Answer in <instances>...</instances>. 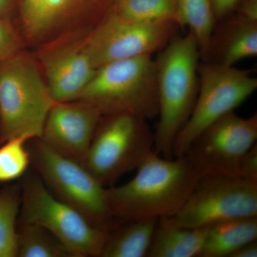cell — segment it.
<instances>
[{"label":"cell","instance_id":"6da1fadb","mask_svg":"<svg viewBox=\"0 0 257 257\" xmlns=\"http://www.w3.org/2000/svg\"><path fill=\"white\" fill-rule=\"evenodd\" d=\"M167 159L152 152L127 183L106 188L116 222L173 215L183 206L200 176L184 156Z\"/></svg>","mask_w":257,"mask_h":257},{"label":"cell","instance_id":"7a4b0ae2","mask_svg":"<svg viewBox=\"0 0 257 257\" xmlns=\"http://www.w3.org/2000/svg\"><path fill=\"white\" fill-rule=\"evenodd\" d=\"M200 51L191 32L174 36L155 59L158 90L159 121L154 152L173 158L172 149L197 101L199 90L198 67Z\"/></svg>","mask_w":257,"mask_h":257},{"label":"cell","instance_id":"3957f363","mask_svg":"<svg viewBox=\"0 0 257 257\" xmlns=\"http://www.w3.org/2000/svg\"><path fill=\"white\" fill-rule=\"evenodd\" d=\"M33 52L0 61V145L10 139L41 138L55 104Z\"/></svg>","mask_w":257,"mask_h":257},{"label":"cell","instance_id":"277c9868","mask_svg":"<svg viewBox=\"0 0 257 257\" xmlns=\"http://www.w3.org/2000/svg\"><path fill=\"white\" fill-rule=\"evenodd\" d=\"M78 99L94 106L102 116L131 114L147 120L156 117L159 104L155 59L140 56L100 66Z\"/></svg>","mask_w":257,"mask_h":257},{"label":"cell","instance_id":"5b68a950","mask_svg":"<svg viewBox=\"0 0 257 257\" xmlns=\"http://www.w3.org/2000/svg\"><path fill=\"white\" fill-rule=\"evenodd\" d=\"M20 185L22 202L18 224L42 226L72 257H101L108 230L94 226L78 211L56 197L37 173L24 176Z\"/></svg>","mask_w":257,"mask_h":257},{"label":"cell","instance_id":"8992f818","mask_svg":"<svg viewBox=\"0 0 257 257\" xmlns=\"http://www.w3.org/2000/svg\"><path fill=\"white\" fill-rule=\"evenodd\" d=\"M27 145L30 165L56 197L96 227L108 231L114 227L106 188L82 164L56 152L41 139L29 140Z\"/></svg>","mask_w":257,"mask_h":257},{"label":"cell","instance_id":"52a82bcc","mask_svg":"<svg viewBox=\"0 0 257 257\" xmlns=\"http://www.w3.org/2000/svg\"><path fill=\"white\" fill-rule=\"evenodd\" d=\"M147 119L131 114L101 116L83 165L104 187L137 170L154 152Z\"/></svg>","mask_w":257,"mask_h":257},{"label":"cell","instance_id":"ba28073f","mask_svg":"<svg viewBox=\"0 0 257 257\" xmlns=\"http://www.w3.org/2000/svg\"><path fill=\"white\" fill-rule=\"evenodd\" d=\"M199 90L188 121L177 135L173 157L184 156L189 145L207 126L234 111L257 89L251 69L199 62Z\"/></svg>","mask_w":257,"mask_h":257},{"label":"cell","instance_id":"9c48e42d","mask_svg":"<svg viewBox=\"0 0 257 257\" xmlns=\"http://www.w3.org/2000/svg\"><path fill=\"white\" fill-rule=\"evenodd\" d=\"M251 216H257V182L238 176L211 175L199 179L175 214L161 219L179 227L206 228Z\"/></svg>","mask_w":257,"mask_h":257},{"label":"cell","instance_id":"30bf717a","mask_svg":"<svg viewBox=\"0 0 257 257\" xmlns=\"http://www.w3.org/2000/svg\"><path fill=\"white\" fill-rule=\"evenodd\" d=\"M113 0H18L15 23L27 48L34 50L71 34L89 32Z\"/></svg>","mask_w":257,"mask_h":257},{"label":"cell","instance_id":"8fae6325","mask_svg":"<svg viewBox=\"0 0 257 257\" xmlns=\"http://www.w3.org/2000/svg\"><path fill=\"white\" fill-rule=\"evenodd\" d=\"M173 22L140 23L107 11L84 37V46L96 69L114 61L160 52L175 35Z\"/></svg>","mask_w":257,"mask_h":257},{"label":"cell","instance_id":"7c38bea8","mask_svg":"<svg viewBox=\"0 0 257 257\" xmlns=\"http://www.w3.org/2000/svg\"><path fill=\"white\" fill-rule=\"evenodd\" d=\"M256 140L257 114L243 118L231 111L199 134L184 156L201 177L238 176L241 159Z\"/></svg>","mask_w":257,"mask_h":257},{"label":"cell","instance_id":"4fadbf2b","mask_svg":"<svg viewBox=\"0 0 257 257\" xmlns=\"http://www.w3.org/2000/svg\"><path fill=\"white\" fill-rule=\"evenodd\" d=\"M87 32L60 37L34 51L55 102L78 99L95 73L84 46Z\"/></svg>","mask_w":257,"mask_h":257},{"label":"cell","instance_id":"5bb4252c","mask_svg":"<svg viewBox=\"0 0 257 257\" xmlns=\"http://www.w3.org/2000/svg\"><path fill=\"white\" fill-rule=\"evenodd\" d=\"M101 116L94 106L79 99L55 102L40 139L56 152L83 165Z\"/></svg>","mask_w":257,"mask_h":257},{"label":"cell","instance_id":"9a60e30c","mask_svg":"<svg viewBox=\"0 0 257 257\" xmlns=\"http://www.w3.org/2000/svg\"><path fill=\"white\" fill-rule=\"evenodd\" d=\"M257 55V24L234 13L216 22L207 57L203 62L226 67Z\"/></svg>","mask_w":257,"mask_h":257},{"label":"cell","instance_id":"2e32d148","mask_svg":"<svg viewBox=\"0 0 257 257\" xmlns=\"http://www.w3.org/2000/svg\"><path fill=\"white\" fill-rule=\"evenodd\" d=\"M159 219L116 222L109 230L101 257H147Z\"/></svg>","mask_w":257,"mask_h":257},{"label":"cell","instance_id":"e0dca14e","mask_svg":"<svg viewBox=\"0 0 257 257\" xmlns=\"http://www.w3.org/2000/svg\"><path fill=\"white\" fill-rule=\"evenodd\" d=\"M207 228L172 226L159 219L147 257H199Z\"/></svg>","mask_w":257,"mask_h":257},{"label":"cell","instance_id":"ac0fdd59","mask_svg":"<svg viewBox=\"0 0 257 257\" xmlns=\"http://www.w3.org/2000/svg\"><path fill=\"white\" fill-rule=\"evenodd\" d=\"M206 228L199 257H229L243 245L256 241L257 216L231 219Z\"/></svg>","mask_w":257,"mask_h":257},{"label":"cell","instance_id":"d6986e66","mask_svg":"<svg viewBox=\"0 0 257 257\" xmlns=\"http://www.w3.org/2000/svg\"><path fill=\"white\" fill-rule=\"evenodd\" d=\"M178 18L179 27H188L195 37L204 60L216 23L212 0H178Z\"/></svg>","mask_w":257,"mask_h":257},{"label":"cell","instance_id":"ffe728a7","mask_svg":"<svg viewBox=\"0 0 257 257\" xmlns=\"http://www.w3.org/2000/svg\"><path fill=\"white\" fill-rule=\"evenodd\" d=\"M108 11L132 21L179 25L178 0H113Z\"/></svg>","mask_w":257,"mask_h":257},{"label":"cell","instance_id":"44dd1931","mask_svg":"<svg viewBox=\"0 0 257 257\" xmlns=\"http://www.w3.org/2000/svg\"><path fill=\"white\" fill-rule=\"evenodd\" d=\"M21 202L20 183L7 185L0 189V257H17Z\"/></svg>","mask_w":257,"mask_h":257},{"label":"cell","instance_id":"7402d4cb","mask_svg":"<svg viewBox=\"0 0 257 257\" xmlns=\"http://www.w3.org/2000/svg\"><path fill=\"white\" fill-rule=\"evenodd\" d=\"M17 257H72L55 236L42 226L18 224Z\"/></svg>","mask_w":257,"mask_h":257},{"label":"cell","instance_id":"603a6c76","mask_svg":"<svg viewBox=\"0 0 257 257\" xmlns=\"http://www.w3.org/2000/svg\"><path fill=\"white\" fill-rule=\"evenodd\" d=\"M28 141L15 138L0 145V183H9L26 175L30 166Z\"/></svg>","mask_w":257,"mask_h":257},{"label":"cell","instance_id":"cb8c5ba5","mask_svg":"<svg viewBox=\"0 0 257 257\" xmlns=\"http://www.w3.org/2000/svg\"><path fill=\"white\" fill-rule=\"evenodd\" d=\"M27 47L12 20L0 18V61L18 55Z\"/></svg>","mask_w":257,"mask_h":257},{"label":"cell","instance_id":"d4e9b609","mask_svg":"<svg viewBox=\"0 0 257 257\" xmlns=\"http://www.w3.org/2000/svg\"><path fill=\"white\" fill-rule=\"evenodd\" d=\"M238 176L250 182H257L256 143L241 159L238 170Z\"/></svg>","mask_w":257,"mask_h":257},{"label":"cell","instance_id":"484cf974","mask_svg":"<svg viewBox=\"0 0 257 257\" xmlns=\"http://www.w3.org/2000/svg\"><path fill=\"white\" fill-rule=\"evenodd\" d=\"M231 13L248 23L257 24V0H239Z\"/></svg>","mask_w":257,"mask_h":257},{"label":"cell","instance_id":"4316f807","mask_svg":"<svg viewBox=\"0 0 257 257\" xmlns=\"http://www.w3.org/2000/svg\"><path fill=\"white\" fill-rule=\"evenodd\" d=\"M239 0H212L213 10L216 21L231 14Z\"/></svg>","mask_w":257,"mask_h":257},{"label":"cell","instance_id":"83f0119b","mask_svg":"<svg viewBox=\"0 0 257 257\" xmlns=\"http://www.w3.org/2000/svg\"><path fill=\"white\" fill-rule=\"evenodd\" d=\"M18 0H0V18L12 20Z\"/></svg>","mask_w":257,"mask_h":257},{"label":"cell","instance_id":"f1b7e54d","mask_svg":"<svg viewBox=\"0 0 257 257\" xmlns=\"http://www.w3.org/2000/svg\"><path fill=\"white\" fill-rule=\"evenodd\" d=\"M257 242L256 241L243 245L238 248L234 253H231L229 257H256Z\"/></svg>","mask_w":257,"mask_h":257}]
</instances>
